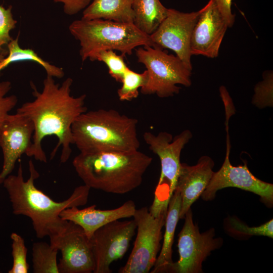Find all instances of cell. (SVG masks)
<instances>
[{
  "label": "cell",
  "mask_w": 273,
  "mask_h": 273,
  "mask_svg": "<svg viewBox=\"0 0 273 273\" xmlns=\"http://www.w3.org/2000/svg\"><path fill=\"white\" fill-rule=\"evenodd\" d=\"M73 79L68 77L60 85L49 75L43 81V88L38 91L31 82L32 95L35 99L24 103L17 112L29 118L34 127L32 144L25 154L41 162L47 158L41 147L43 139L55 135L58 142L51 153L50 159L55 156L61 146V163L66 162L72 153L73 144L71 127L75 120L87 110L85 105L86 95L74 97L71 95Z\"/></svg>",
  "instance_id": "obj_1"
},
{
  "label": "cell",
  "mask_w": 273,
  "mask_h": 273,
  "mask_svg": "<svg viewBox=\"0 0 273 273\" xmlns=\"http://www.w3.org/2000/svg\"><path fill=\"white\" fill-rule=\"evenodd\" d=\"M28 166L30 174L27 180L20 163L17 174L8 175L2 184L8 194L13 214L30 218L36 237H49L51 244L63 234L68 223L61 218V212L69 207L85 205L90 188L84 184L78 186L67 199L56 202L35 187L34 180L39 173L32 160Z\"/></svg>",
  "instance_id": "obj_2"
},
{
  "label": "cell",
  "mask_w": 273,
  "mask_h": 273,
  "mask_svg": "<svg viewBox=\"0 0 273 273\" xmlns=\"http://www.w3.org/2000/svg\"><path fill=\"white\" fill-rule=\"evenodd\" d=\"M152 158L139 151L81 153L72 164L84 185L90 189L124 194L139 187Z\"/></svg>",
  "instance_id": "obj_3"
},
{
  "label": "cell",
  "mask_w": 273,
  "mask_h": 273,
  "mask_svg": "<svg viewBox=\"0 0 273 273\" xmlns=\"http://www.w3.org/2000/svg\"><path fill=\"white\" fill-rule=\"evenodd\" d=\"M138 122L114 109L87 110L72 125L73 144L86 153L139 150Z\"/></svg>",
  "instance_id": "obj_4"
},
{
  "label": "cell",
  "mask_w": 273,
  "mask_h": 273,
  "mask_svg": "<svg viewBox=\"0 0 273 273\" xmlns=\"http://www.w3.org/2000/svg\"><path fill=\"white\" fill-rule=\"evenodd\" d=\"M71 35L79 41L82 62L94 61L97 54L105 50H115L123 56L130 55L137 47L152 46L150 35L133 23H125L102 19L73 21L69 26Z\"/></svg>",
  "instance_id": "obj_5"
},
{
  "label": "cell",
  "mask_w": 273,
  "mask_h": 273,
  "mask_svg": "<svg viewBox=\"0 0 273 273\" xmlns=\"http://www.w3.org/2000/svg\"><path fill=\"white\" fill-rule=\"evenodd\" d=\"M192 136L189 129L183 130L174 138L166 131H161L157 135L150 131L144 133V141L149 149L158 156L161 163L160 177L149 209L152 213L159 214L167 210L176 188L181 165V152Z\"/></svg>",
  "instance_id": "obj_6"
},
{
  "label": "cell",
  "mask_w": 273,
  "mask_h": 273,
  "mask_svg": "<svg viewBox=\"0 0 273 273\" xmlns=\"http://www.w3.org/2000/svg\"><path fill=\"white\" fill-rule=\"evenodd\" d=\"M135 50L138 62L146 67L148 73L147 82L141 88L142 94L168 98L179 93L178 84L186 87L191 85L192 70L176 55L149 46Z\"/></svg>",
  "instance_id": "obj_7"
},
{
  "label": "cell",
  "mask_w": 273,
  "mask_h": 273,
  "mask_svg": "<svg viewBox=\"0 0 273 273\" xmlns=\"http://www.w3.org/2000/svg\"><path fill=\"white\" fill-rule=\"evenodd\" d=\"M166 214L153 216L146 207L136 209L132 216L137 230L133 247L120 273H147L154 266L160 249L162 229Z\"/></svg>",
  "instance_id": "obj_8"
},
{
  "label": "cell",
  "mask_w": 273,
  "mask_h": 273,
  "mask_svg": "<svg viewBox=\"0 0 273 273\" xmlns=\"http://www.w3.org/2000/svg\"><path fill=\"white\" fill-rule=\"evenodd\" d=\"M184 218V224L178 235L179 259L177 262H173L167 272L201 273L203 261L212 251L222 246L223 239L215 238L213 228L201 233L193 222L191 209Z\"/></svg>",
  "instance_id": "obj_9"
},
{
  "label": "cell",
  "mask_w": 273,
  "mask_h": 273,
  "mask_svg": "<svg viewBox=\"0 0 273 273\" xmlns=\"http://www.w3.org/2000/svg\"><path fill=\"white\" fill-rule=\"evenodd\" d=\"M134 219L111 221L96 230L89 239L95 260L94 273H110V265L125 254L134 236Z\"/></svg>",
  "instance_id": "obj_10"
},
{
  "label": "cell",
  "mask_w": 273,
  "mask_h": 273,
  "mask_svg": "<svg viewBox=\"0 0 273 273\" xmlns=\"http://www.w3.org/2000/svg\"><path fill=\"white\" fill-rule=\"evenodd\" d=\"M200 12L201 9L196 12L184 13L168 9L165 19L150 35L153 47L172 50L191 70V35Z\"/></svg>",
  "instance_id": "obj_11"
},
{
  "label": "cell",
  "mask_w": 273,
  "mask_h": 273,
  "mask_svg": "<svg viewBox=\"0 0 273 273\" xmlns=\"http://www.w3.org/2000/svg\"><path fill=\"white\" fill-rule=\"evenodd\" d=\"M228 135L225 157L220 169L213 174L206 189L201 195L203 200H213L221 189L234 187L253 193L260 197L266 205L273 203V185L255 177L249 170L246 162L235 166L230 160V145Z\"/></svg>",
  "instance_id": "obj_12"
},
{
  "label": "cell",
  "mask_w": 273,
  "mask_h": 273,
  "mask_svg": "<svg viewBox=\"0 0 273 273\" xmlns=\"http://www.w3.org/2000/svg\"><path fill=\"white\" fill-rule=\"evenodd\" d=\"M50 245L61 252L59 273H91L95 260L89 239L78 225L68 221L62 234Z\"/></svg>",
  "instance_id": "obj_13"
},
{
  "label": "cell",
  "mask_w": 273,
  "mask_h": 273,
  "mask_svg": "<svg viewBox=\"0 0 273 273\" xmlns=\"http://www.w3.org/2000/svg\"><path fill=\"white\" fill-rule=\"evenodd\" d=\"M228 26L214 0L201 9L192 31L190 50L192 55L216 58Z\"/></svg>",
  "instance_id": "obj_14"
},
{
  "label": "cell",
  "mask_w": 273,
  "mask_h": 273,
  "mask_svg": "<svg viewBox=\"0 0 273 273\" xmlns=\"http://www.w3.org/2000/svg\"><path fill=\"white\" fill-rule=\"evenodd\" d=\"M34 130L33 122L17 112L6 118L0 130V147L4 158L0 175L3 180L11 174L17 161L31 146Z\"/></svg>",
  "instance_id": "obj_15"
},
{
  "label": "cell",
  "mask_w": 273,
  "mask_h": 273,
  "mask_svg": "<svg viewBox=\"0 0 273 273\" xmlns=\"http://www.w3.org/2000/svg\"><path fill=\"white\" fill-rule=\"evenodd\" d=\"M214 162L208 156H202L196 164L181 163L176 188L181 198L179 219L184 218L192 205L201 196L213 174Z\"/></svg>",
  "instance_id": "obj_16"
},
{
  "label": "cell",
  "mask_w": 273,
  "mask_h": 273,
  "mask_svg": "<svg viewBox=\"0 0 273 273\" xmlns=\"http://www.w3.org/2000/svg\"><path fill=\"white\" fill-rule=\"evenodd\" d=\"M93 205L83 209L72 207L63 210L60 216L64 220L69 221L80 226L89 239L95 232L104 225L116 220L133 216L136 209L132 200L112 209L101 210Z\"/></svg>",
  "instance_id": "obj_17"
},
{
  "label": "cell",
  "mask_w": 273,
  "mask_h": 273,
  "mask_svg": "<svg viewBox=\"0 0 273 273\" xmlns=\"http://www.w3.org/2000/svg\"><path fill=\"white\" fill-rule=\"evenodd\" d=\"M181 198L175 190L170 199L165 220V233L160 252L158 255L151 273L167 272L172 260V245L176 225L179 219Z\"/></svg>",
  "instance_id": "obj_18"
},
{
  "label": "cell",
  "mask_w": 273,
  "mask_h": 273,
  "mask_svg": "<svg viewBox=\"0 0 273 273\" xmlns=\"http://www.w3.org/2000/svg\"><path fill=\"white\" fill-rule=\"evenodd\" d=\"M133 0H93L83 10L82 19H102L115 22L133 23Z\"/></svg>",
  "instance_id": "obj_19"
},
{
  "label": "cell",
  "mask_w": 273,
  "mask_h": 273,
  "mask_svg": "<svg viewBox=\"0 0 273 273\" xmlns=\"http://www.w3.org/2000/svg\"><path fill=\"white\" fill-rule=\"evenodd\" d=\"M133 24L141 31L150 35L166 17L168 9L160 0H133Z\"/></svg>",
  "instance_id": "obj_20"
},
{
  "label": "cell",
  "mask_w": 273,
  "mask_h": 273,
  "mask_svg": "<svg viewBox=\"0 0 273 273\" xmlns=\"http://www.w3.org/2000/svg\"><path fill=\"white\" fill-rule=\"evenodd\" d=\"M19 37L13 39L8 44V53L0 60V71L10 64L19 61H32L41 65L47 72V75L58 78H62L64 72L62 68L49 63L40 57L31 49H23L19 44Z\"/></svg>",
  "instance_id": "obj_21"
},
{
  "label": "cell",
  "mask_w": 273,
  "mask_h": 273,
  "mask_svg": "<svg viewBox=\"0 0 273 273\" xmlns=\"http://www.w3.org/2000/svg\"><path fill=\"white\" fill-rule=\"evenodd\" d=\"M32 267L34 273H59L57 260L58 249L44 242L34 243Z\"/></svg>",
  "instance_id": "obj_22"
},
{
  "label": "cell",
  "mask_w": 273,
  "mask_h": 273,
  "mask_svg": "<svg viewBox=\"0 0 273 273\" xmlns=\"http://www.w3.org/2000/svg\"><path fill=\"white\" fill-rule=\"evenodd\" d=\"M225 229L231 236L238 239H246L253 236L273 238V219L257 226L249 227L236 217L226 219Z\"/></svg>",
  "instance_id": "obj_23"
},
{
  "label": "cell",
  "mask_w": 273,
  "mask_h": 273,
  "mask_svg": "<svg viewBox=\"0 0 273 273\" xmlns=\"http://www.w3.org/2000/svg\"><path fill=\"white\" fill-rule=\"evenodd\" d=\"M147 78L146 70L140 73L128 68L123 74L122 85L117 90L120 101H130L136 98L139 94V89L145 85Z\"/></svg>",
  "instance_id": "obj_24"
},
{
  "label": "cell",
  "mask_w": 273,
  "mask_h": 273,
  "mask_svg": "<svg viewBox=\"0 0 273 273\" xmlns=\"http://www.w3.org/2000/svg\"><path fill=\"white\" fill-rule=\"evenodd\" d=\"M263 79L254 87L252 104L259 109L273 106V74L272 71H265Z\"/></svg>",
  "instance_id": "obj_25"
},
{
  "label": "cell",
  "mask_w": 273,
  "mask_h": 273,
  "mask_svg": "<svg viewBox=\"0 0 273 273\" xmlns=\"http://www.w3.org/2000/svg\"><path fill=\"white\" fill-rule=\"evenodd\" d=\"M123 55H118L113 50L103 51L97 54L94 61L102 62L108 69L110 75L116 81L121 82L123 74L128 68Z\"/></svg>",
  "instance_id": "obj_26"
},
{
  "label": "cell",
  "mask_w": 273,
  "mask_h": 273,
  "mask_svg": "<svg viewBox=\"0 0 273 273\" xmlns=\"http://www.w3.org/2000/svg\"><path fill=\"white\" fill-rule=\"evenodd\" d=\"M12 240L13 265L9 273H27L29 265L27 261V249L23 238L16 233L10 236Z\"/></svg>",
  "instance_id": "obj_27"
},
{
  "label": "cell",
  "mask_w": 273,
  "mask_h": 273,
  "mask_svg": "<svg viewBox=\"0 0 273 273\" xmlns=\"http://www.w3.org/2000/svg\"><path fill=\"white\" fill-rule=\"evenodd\" d=\"M12 6L5 8L0 5V60L8 54L7 49L5 47L13 39L10 35V31L16 27L17 21L14 19L12 13Z\"/></svg>",
  "instance_id": "obj_28"
},
{
  "label": "cell",
  "mask_w": 273,
  "mask_h": 273,
  "mask_svg": "<svg viewBox=\"0 0 273 273\" xmlns=\"http://www.w3.org/2000/svg\"><path fill=\"white\" fill-rule=\"evenodd\" d=\"M9 81H0V130L9 112L16 106L17 97L14 95L7 96L11 89Z\"/></svg>",
  "instance_id": "obj_29"
},
{
  "label": "cell",
  "mask_w": 273,
  "mask_h": 273,
  "mask_svg": "<svg viewBox=\"0 0 273 273\" xmlns=\"http://www.w3.org/2000/svg\"><path fill=\"white\" fill-rule=\"evenodd\" d=\"M63 4L64 12L67 15H73L85 9L93 0H54Z\"/></svg>",
  "instance_id": "obj_30"
},
{
  "label": "cell",
  "mask_w": 273,
  "mask_h": 273,
  "mask_svg": "<svg viewBox=\"0 0 273 273\" xmlns=\"http://www.w3.org/2000/svg\"><path fill=\"white\" fill-rule=\"evenodd\" d=\"M232 0H214L221 15L226 22L228 27H232L235 21V15L232 13Z\"/></svg>",
  "instance_id": "obj_31"
},
{
  "label": "cell",
  "mask_w": 273,
  "mask_h": 273,
  "mask_svg": "<svg viewBox=\"0 0 273 273\" xmlns=\"http://www.w3.org/2000/svg\"><path fill=\"white\" fill-rule=\"evenodd\" d=\"M4 180L2 178L0 175V186L3 184Z\"/></svg>",
  "instance_id": "obj_32"
},
{
  "label": "cell",
  "mask_w": 273,
  "mask_h": 273,
  "mask_svg": "<svg viewBox=\"0 0 273 273\" xmlns=\"http://www.w3.org/2000/svg\"><path fill=\"white\" fill-rule=\"evenodd\" d=\"M1 272V271H0Z\"/></svg>",
  "instance_id": "obj_33"
}]
</instances>
